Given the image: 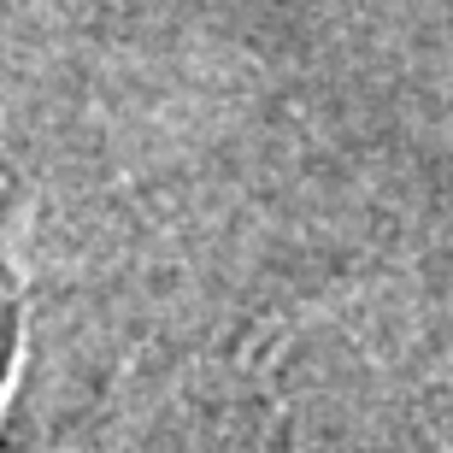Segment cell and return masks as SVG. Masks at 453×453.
Segmentation results:
<instances>
[{"label":"cell","mask_w":453,"mask_h":453,"mask_svg":"<svg viewBox=\"0 0 453 453\" xmlns=\"http://www.w3.org/2000/svg\"><path fill=\"white\" fill-rule=\"evenodd\" d=\"M18 230V177H12V165L0 159V242Z\"/></svg>","instance_id":"1"}]
</instances>
